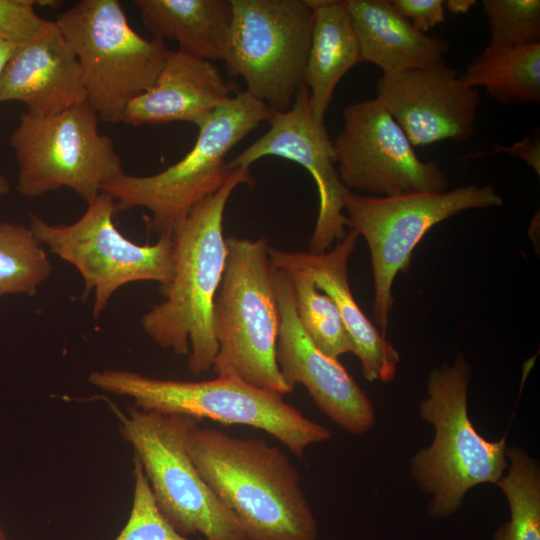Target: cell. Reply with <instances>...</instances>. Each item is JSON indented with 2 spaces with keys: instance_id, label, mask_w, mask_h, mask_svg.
<instances>
[{
  "instance_id": "cell-1",
  "label": "cell",
  "mask_w": 540,
  "mask_h": 540,
  "mask_svg": "<svg viewBox=\"0 0 540 540\" xmlns=\"http://www.w3.org/2000/svg\"><path fill=\"white\" fill-rule=\"evenodd\" d=\"M241 184H255L249 168L233 169L222 187L194 205L173 234L174 275L160 290L165 300L141 318L145 333L160 347L188 355V368L199 375L212 368L218 344L213 307L227 257L223 217Z\"/></svg>"
},
{
  "instance_id": "cell-2",
  "label": "cell",
  "mask_w": 540,
  "mask_h": 540,
  "mask_svg": "<svg viewBox=\"0 0 540 540\" xmlns=\"http://www.w3.org/2000/svg\"><path fill=\"white\" fill-rule=\"evenodd\" d=\"M199 422L186 438L189 457L248 540H318L300 475L282 450L259 438L202 428Z\"/></svg>"
},
{
  "instance_id": "cell-3",
  "label": "cell",
  "mask_w": 540,
  "mask_h": 540,
  "mask_svg": "<svg viewBox=\"0 0 540 540\" xmlns=\"http://www.w3.org/2000/svg\"><path fill=\"white\" fill-rule=\"evenodd\" d=\"M471 367L457 355L452 363L434 368L427 382V397L420 402L421 418L435 430L429 447L411 460L418 487L431 496L428 514L443 519L461 507L466 493L479 484L492 483L508 467L506 438L489 441L474 428L468 415Z\"/></svg>"
},
{
  "instance_id": "cell-4",
  "label": "cell",
  "mask_w": 540,
  "mask_h": 540,
  "mask_svg": "<svg viewBox=\"0 0 540 540\" xmlns=\"http://www.w3.org/2000/svg\"><path fill=\"white\" fill-rule=\"evenodd\" d=\"M88 381L102 391L132 398L134 407L142 411L260 429L299 458L310 445L331 438L328 428L304 416L285 402L283 396L233 377L217 376L193 382L105 369L92 371Z\"/></svg>"
},
{
  "instance_id": "cell-5",
  "label": "cell",
  "mask_w": 540,
  "mask_h": 540,
  "mask_svg": "<svg viewBox=\"0 0 540 540\" xmlns=\"http://www.w3.org/2000/svg\"><path fill=\"white\" fill-rule=\"evenodd\" d=\"M223 277L213 307L217 376L233 377L284 396L293 390L278 369L279 308L265 237L229 236Z\"/></svg>"
},
{
  "instance_id": "cell-6",
  "label": "cell",
  "mask_w": 540,
  "mask_h": 540,
  "mask_svg": "<svg viewBox=\"0 0 540 540\" xmlns=\"http://www.w3.org/2000/svg\"><path fill=\"white\" fill-rule=\"evenodd\" d=\"M274 110L246 90L238 92L211 114L200 127L190 151L178 162L149 176L122 173L101 192L110 195L117 212L135 207L150 211L149 231L172 236L188 211L216 193L230 176L226 155Z\"/></svg>"
},
{
  "instance_id": "cell-7",
  "label": "cell",
  "mask_w": 540,
  "mask_h": 540,
  "mask_svg": "<svg viewBox=\"0 0 540 540\" xmlns=\"http://www.w3.org/2000/svg\"><path fill=\"white\" fill-rule=\"evenodd\" d=\"M54 21L77 57L87 102L100 120L121 123L129 102L162 70L165 42L139 35L119 0H79Z\"/></svg>"
},
{
  "instance_id": "cell-8",
  "label": "cell",
  "mask_w": 540,
  "mask_h": 540,
  "mask_svg": "<svg viewBox=\"0 0 540 540\" xmlns=\"http://www.w3.org/2000/svg\"><path fill=\"white\" fill-rule=\"evenodd\" d=\"M115 409L120 433L134 449L155 504L172 528L184 537L203 540H248L235 516L204 481L186 449L189 430L200 420L127 408Z\"/></svg>"
},
{
  "instance_id": "cell-9",
  "label": "cell",
  "mask_w": 540,
  "mask_h": 540,
  "mask_svg": "<svg viewBox=\"0 0 540 540\" xmlns=\"http://www.w3.org/2000/svg\"><path fill=\"white\" fill-rule=\"evenodd\" d=\"M503 198L492 186L468 185L442 192L371 197L349 191L344 211L349 227L367 242L373 273V317L386 336L395 303L392 286L406 271L413 251L436 224L470 209L497 207Z\"/></svg>"
},
{
  "instance_id": "cell-10",
  "label": "cell",
  "mask_w": 540,
  "mask_h": 540,
  "mask_svg": "<svg viewBox=\"0 0 540 540\" xmlns=\"http://www.w3.org/2000/svg\"><path fill=\"white\" fill-rule=\"evenodd\" d=\"M99 117L85 102L51 116H19L10 137L18 166L16 190L40 197L67 187L87 203L123 173L110 137L98 129Z\"/></svg>"
},
{
  "instance_id": "cell-11",
  "label": "cell",
  "mask_w": 540,
  "mask_h": 540,
  "mask_svg": "<svg viewBox=\"0 0 540 540\" xmlns=\"http://www.w3.org/2000/svg\"><path fill=\"white\" fill-rule=\"evenodd\" d=\"M115 200L100 192L84 214L68 225H51L35 214L30 228L51 253L72 264L84 281L82 300L94 290L93 316L98 318L111 296L131 282L154 281L165 289L174 275L172 236L154 244H136L115 227Z\"/></svg>"
},
{
  "instance_id": "cell-12",
  "label": "cell",
  "mask_w": 540,
  "mask_h": 540,
  "mask_svg": "<svg viewBox=\"0 0 540 540\" xmlns=\"http://www.w3.org/2000/svg\"><path fill=\"white\" fill-rule=\"evenodd\" d=\"M226 71L274 111L292 106L304 85L313 15L306 0H231Z\"/></svg>"
},
{
  "instance_id": "cell-13",
  "label": "cell",
  "mask_w": 540,
  "mask_h": 540,
  "mask_svg": "<svg viewBox=\"0 0 540 540\" xmlns=\"http://www.w3.org/2000/svg\"><path fill=\"white\" fill-rule=\"evenodd\" d=\"M333 141L338 174L350 189L397 196L447 190L448 177L436 162L416 155L404 131L375 97L346 106Z\"/></svg>"
},
{
  "instance_id": "cell-14",
  "label": "cell",
  "mask_w": 540,
  "mask_h": 540,
  "mask_svg": "<svg viewBox=\"0 0 540 540\" xmlns=\"http://www.w3.org/2000/svg\"><path fill=\"white\" fill-rule=\"evenodd\" d=\"M308 89L302 85L286 111H275L269 130L240 154L227 168H249L260 158L281 157L304 167L315 181L319 209L309 240L311 253L323 254L346 234L349 222L344 214V197L350 191L335 168L336 153L325 123L317 122L309 107Z\"/></svg>"
},
{
  "instance_id": "cell-15",
  "label": "cell",
  "mask_w": 540,
  "mask_h": 540,
  "mask_svg": "<svg viewBox=\"0 0 540 540\" xmlns=\"http://www.w3.org/2000/svg\"><path fill=\"white\" fill-rule=\"evenodd\" d=\"M279 308L275 358L285 383L293 390L303 385L327 417L341 429L356 435L370 431L375 409L353 377L334 358L323 353L302 328L287 275L274 269Z\"/></svg>"
},
{
  "instance_id": "cell-16",
  "label": "cell",
  "mask_w": 540,
  "mask_h": 540,
  "mask_svg": "<svg viewBox=\"0 0 540 540\" xmlns=\"http://www.w3.org/2000/svg\"><path fill=\"white\" fill-rule=\"evenodd\" d=\"M375 90L413 147L445 140L462 142L475 133L479 92L464 85L444 61L382 73Z\"/></svg>"
},
{
  "instance_id": "cell-17",
  "label": "cell",
  "mask_w": 540,
  "mask_h": 540,
  "mask_svg": "<svg viewBox=\"0 0 540 540\" xmlns=\"http://www.w3.org/2000/svg\"><path fill=\"white\" fill-rule=\"evenodd\" d=\"M359 234L351 229L323 254L290 252L269 247L274 269H298L313 278L316 287L335 303L354 345L353 354L361 364L363 377L370 381L390 382L394 379L400 355L376 326L363 313L348 282V261Z\"/></svg>"
},
{
  "instance_id": "cell-18",
  "label": "cell",
  "mask_w": 540,
  "mask_h": 540,
  "mask_svg": "<svg viewBox=\"0 0 540 540\" xmlns=\"http://www.w3.org/2000/svg\"><path fill=\"white\" fill-rule=\"evenodd\" d=\"M23 103L27 113L51 116L87 102L77 57L54 20L17 47L0 78V102Z\"/></svg>"
},
{
  "instance_id": "cell-19",
  "label": "cell",
  "mask_w": 540,
  "mask_h": 540,
  "mask_svg": "<svg viewBox=\"0 0 540 540\" xmlns=\"http://www.w3.org/2000/svg\"><path fill=\"white\" fill-rule=\"evenodd\" d=\"M233 89L214 63L180 49L170 51L154 84L129 102L122 123L138 127L183 121L200 128Z\"/></svg>"
},
{
  "instance_id": "cell-20",
  "label": "cell",
  "mask_w": 540,
  "mask_h": 540,
  "mask_svg": "<svg viewBox=\"0 0 540 540\" xmlns=\"http://www.w3.org/2000/svg\"><path fill=\"white\" fill-rule=\"evenodd\" d=\"M357 37L362 62L383 73L426 67L443 61L446 40L418 31L390 0H344Z\"/></svg>"
},
{
  "instance_id": "cell-21",
  "label": "cell",
  "mask_w": 540,
  "mask_h": 540,
  "mask_svg": "<svg viewBox=\"0 0 540 540\" xmlns=\"http://www.w3.org/2000/svg\"><path fill=\"white\" fill-rule=\"evenodd\" d=\"M306 1L312 10L313 24L304 84L314 119L325 123L336 86L362 60L345 1Z\"/></svg>"
},
{
  "instance_id": "cell-22",
  "label": "cell",
  "mask_w": 540,
  "mask_h": 540,
  "mask_svg": "<svg viewBox=\"0 0 540 540\" xmlns=\"http://www.w3.org/2000/svg\"><path fill=\"white\" fill-rule=\"evenodd\" d=\"M153 38L175 40L198 58L225 61L233 19L231 0H134Z\"/></svg>"
},
{
  "instance_id": "cell-23",
  "label": "cell",
  "mask_w": 540,
  "mask_h": 540,
  "mask_svg": "<svg viewBox=\"0 0 540 540\" xmlns=\"http://www.w3.org/2000/svg\"><path fill=\"white\" fill-rule=\"evenodd\" d=\"M469 88L483 87L503 104L540 102V43L500 47L488 45L459 75Z\"/></svg>"
},
{
  "instance_id": "cell-24",
  "label": "cell",
  "mask_w": 540,
  "mask_h": 540,
  "mask_svg": "<svg viewBox=\"0 0 540 540\" xmlns=\"http://www.w3.org/2000/svg\"><path fill=\"white\" fill-rule=\"evenodd\" d=\"M507 472L496 485L505 495L510 518L493 540H540V468L526 451L506 448Z\"/></svg>"
},
{
  "instance_id": "cell-25",
  "label": "cell",
  "mask_w": 540,
  "mask_h": 540,
  "mask_svg": "<svg viewBox=\"0 0 540 540\" xmlns=\"http://www.w3.org/2000/svg\"><path fill=\"white\" fill-rule=\"evenodd\" d=\"M283 271L292 286L297 318L313 343L326 355L337 359L353 353L354 345L333 300L305 271Z\"/></svg>"
},
{
  "instance_id": "cell-26",
  "label": "cell",
  "mask_w": 540,
  "mask_h": 540,
  "mask_svg": "<svg viewBox=\"0 0 540 540\" xmlns=\"http://www.w3.org/2000/svg\"><path fill=\"white\" fill-rule=\"evenodd\" d=\"M51 272L49 258L30 227L0 222V296H33Z\"/></svg>"
},
{
  "instance_id": "cell-27",
  "label": "cell",
  "mask_w": 540,
  "mask_h": 540,
  "mask_svg": "<svg viewBox=\"0 0 540 540\" xmlns=\"http://www.w3.org/2000/svg\"><path fill=\"white\" fill-rule=\"evenodd\" d=\"M490 45L526 46L540 43L539 0H483Z\"/></svg>"
},
{
  "instance_id": "cell-28",
  "label": "cell",
  "mask_w": 540,
  "mask_h": 540,
  "mask_svg": "<svg viewBox=\"0 0 540 540\" xmlns=\"http://www.w3.org/2000/svg\"><path fill=\"white\" fill-rule=\"evenodd\" d=\"M132 506L126 524L115 540H203L176 532L159 512L139 461L134 457Z\"/></svg>"
},
{
  "instance_id": "cell-29",
  "label": "cell",
  "mask_w": 540,
  "mask_h": 540,
  "mask_svg": "<svg viewBox=\"0 0 540 540\" xmlns=\"http://www.w3.org/2000/svg\"><path fill=\"white\" fill-rule=\"evenodd\" d=\"M37 0H0V40L22 46L41 34L49 20L35 12Z\"/></svg>"
},
{
  "instance_id": "cell-30",
  "label": "cell",
  "mask_w": 540,
  "mask_h": 540,
  "mask_svg": "<svg viewBox=\"0 0 540 540\" xmlns=\"http://www.w3.org/2000/svg\"><path fill=\"white\" fill-rule=\"evenodd\" d=\"M393 7L418 31L425 33L444 22L442 0H390Z\"/></svg>"
},
{
  "instance_id": "cell-31",
  "label": "cell",
  "mask_w": 540,
  "mask_h": 540,
  "mask_svg": "<svg viewBox=\"0 0 540 540\" xmlns=\"http://www.w3.org/2000/svg\"><path fill=\"white\" fill-rule=\"evenodd\" d=\"M493 153H507L510 156L520 158L530 166L537 175H540V138L538 132L523 138L521 141L515 142L512 146L507 147L497 144L489 151L477 152L463 156L462 158H475Z\"/></svg>"
},
{
  "instance_id": "cell-32",
  "label": "cell",
  "mask_w": 540,
  "mask_h": 540,
  "mask_svg": "<svg viewBox=\"0 0 540 540\" xmlns=\"http://www.w3.org/2000/svg\"><path fill=\"white\" fill-rule=\"evenodd\" d=\"M477 2L475 0H447L443 1L444 8L451 14H465Z\"/></svg>"
},
{
  "instance_id": "cell-33",
  "label": "cell",
  "mask_w": 540,
  "mask_h": 540,
  "mask_svg": "<svg viewBox=\"0 0 540 540\" xmlns=\"http://www.w3.org/2000/svg\"><path fill=\"white\" fill-rule=\"evenodd\" d=\"M16 49L17 46L0 40V78L6 64L8 63Z\"/></svg>"
},
{
  "instance_id": "cell-34",
  "label": "cell",
  "mask_w": 540,
  "mask_h": 540,
  "mask_svg": "<svg viewBox=\"0 0 540 540\" xmlns=\"http://www.w3.org/2000/svg\"><path fill=\"white\" fill-rule=\"evenodd\" d=\"M11 190L8 179L0 171V196L7 195Z\"/></svg>"
},
{
  "instance_id": "cell-35",
  "label": "cell",
  "mask_w": 540,
  "mask_h": 540,
  "mask_svg": "<svg viewBox=\"0 0 540 540\" xmlns=\"http://www.w3.org/2000/svg\"><path fill=\"white\" fill-rule=\"evenodd\" d=\"M0 540H8L3 528L1 527V524H0Z\"/></svg>"
}]
</instances>
